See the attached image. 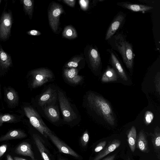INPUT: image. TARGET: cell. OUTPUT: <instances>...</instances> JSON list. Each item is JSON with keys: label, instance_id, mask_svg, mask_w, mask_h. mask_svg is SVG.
<instances>
[{"label": "cell", "instance_id": "cell-29", "mask_svg": "<svg viewBox=\"0 0 160 160\" xmlns=\"http://www.w3.org/2000/svg\"><path fill=\"white\" fill-rule=\"evenodd\" d=\"M83 58L81 57H77L73 58L69 61L65 65L67 68H76L78 66L79 62Z\"/></svg>", "mask_w": 160, "mask_h": 160}, {"label": "cell", "instance_id": "cell-32", "mask_svg": "<svg viewBox=\"0 0 160 160\" xmlns=\"http://www.w3.org/2000/svg\"><path fill=\"white\" fill-rule=\"evenodd\" d=\"M106 144V141H102L98 143L95 147L94 149V152H99L102 151L105 147Z\"/></svg>", "mask_w": 160, "mask_h": 160}, {"label": "cell", "instance_id": "cell-16", "mask_svg": "<svg viewBox=\"0 0 160 160\" xmlns=\"http://www.w3.org/2000/svg\"><path fill=\"white\" fill-rule=\"evenodd\" d=\"M16 153L19 155L30 157L32 159H34V156L32 150L31 145L27 142H23L20 144L16 149Z\"/></svg>", "mask_w": 160, "mask_h": 160}, {"label": "cell", "instance_id": "cell-5", "mask_svg": "<svg viewBox=\"0 0 160 160\" xmlns=\"http://www.w3.org/2000/svg\"><path fill=\"white\" fill-rule=\"evenodd\" d=\"M58 98L60 109L64 120L70 122L77 118L76 113L72 108L67 98L60 89H58Z\"/></svg>", "mask_w": 160, "mask_h": 160}, {"label": "cell", "instance_id": "cell-44", "mask_svg": "<svg viewBox=\"0 0 160 160\" xmlns=\"http://www.w3.org/2000/svg\"><path fill=\"white\" fill-rule=\"evenodd\" d=\"M1 1H2V0H0V4L1 3Z\"/></svg>", "mask_w": 160, "mask_h": 160}, {"label": "cell", "instance_id": "cell-38", "mask_svg": "<svg viewBox=\"0 0 160 160\" xmlns=\"http://www.w3.org/2000/svg\"><path fill=\"white\" fill-rule=\"evenodd\" d=\"M7 148L6 144H3L0 146V158H1L6 152Z\"/></svg>", "mask_w": 160, "mask_h": 160}, {"label": "cell", "instance_id": "cell-21", "mask_svg": "<svg viewBox=\"0 0 160 160\" xmlns=\"http://www.w3.org/2000/svg\"><path fill=\"white\" fill-rule=\"evenodd\" d=\"M12 64L10 56L5 52L0 46V67L3 69L8 68Z\"/></svg>", "mask_w": 160, "mask_h": 160}, {"label": "cell", "instance_id": "cell-13", "mask_svg": "<svg viewBox=\"0 0 160 160\" xmlns=\"http://www.w3.org/2000/svg\"><path fill=\"white\" fill-rule=\"evenodd\" d=\"M43 107L45 114L51 122H55L59 120V112L55 104H47Z\"/></svg>", "mask_w": 160, "mask_h": 160}, {"label": "cell", "instance_id": "cell-43", "mask_svg": "<svg viewBox=\"0 0 160 160\" xmlns=\"http://www.w3.org/2000/svg\"><path fill=\"white\" fill-rule=\"evenodd\" d=\"M1 89H0V98H1Z\"/></svg>", "mask_w": 160, "mask_h": 160}, {"label": "cell", "instance_id": "cell-40", "mask_svg": "<svg viewBox=\"0 0 160 160\" xmlns=\"http://www.w3.org/2000/svg\"><path fill=\"white\" fill-rule=\"evenodd\" d=\"M14 160H27L24 158L17 157H14Z\"/></svg>", "mask_w": 160, "mask_h": 160}, {"label": "cell", "instance_id": "cell-9", "mask_svg": "<svg viewBox=\"0 0 160 160\" xmlns=\"http://www.w3.org/2000/svg\"><path fill=\"white\" fill-rule=\"evenodd\" d=\"M58 97V90L49 88L40 96L38 104L42 107L47 104H55Z\"/></svg>", "mask_w": 160, "mask_h": 160}, {"label": "cell", "instance_id": "cell-46", "mask_svg": "<svg viewBox=\"0 0 160 160\" xmlns=\"http://www.w3.org/2000/svg\"><path fill=\"white\" fill-rule=\"evenodd\" d=\"M32 160H34V159H32Z\"/></svg>", "mask_w": 160, "mask_h": 160}, {"label": "cell", "instance_id": "cell-14", "mask_svg": "<svg viewBox=\"0 0 160 160\" xmlns=\"http://www.w3.org/2000/svg\"><path fill=\"white\" fill-rule=\"evenodd\" d=\"M124 18V16L122 14H120L116 16L108 30L105 37L106 40L110 38L114 34L120 27Z\"/></svg>", "mask_w": 160, "mask_h": 160}, {"label": "cell", "instance_id": "cell-19", "mask_svg": "<svg viewBox=\"0 0 160 160\" xmlns=\"http://www.w3.org/2000/svg\"><path fill=\"white\" fill-rule=\"evenodd\" d=\"M33 138L35 143L44 160H51L47 149L41 140V137L37 134H34Z\"/></svg>", "mask_w": 160, "mask_h": 160}, {"label": "cell", "instance_id": "cell-27", "mask_svg": "<svg viewBox=\"0 0 160 160\" xmlns=\"http://www.w3.org/2000/svg\"><path fill=\"white\" fill-rule=\"evenodd\" d=\"M62 36L67 38L72 39L76 38L77 34L76 30L73 27L71 26H68L63 30Z\"/></svg>", "mask_w": 160, "mask_h": 160}, {"label": "cell", "instance_id": "cell-12", "mask_svg": "<svg viewBox=\"0 0 160 160\" xmlns=\"http://www.w3.org/2000/svg\"><path fill=\"white\" fill-rule=\"evenodd\" d=\"M136 147L143 153H148L150 152L147 137L143 130H141L137 136Z\"/></svg>", "mask_w": 160, "mask_h": 160}, {"label": "cell", "instance_id": "cell-11", "mask_svg": "<svg viewBox=\"0 0 160 160\" xmlns=\"http://www.w3.org/2000/svg\"><path fill=\"white\" fill-rule=\"evenodd\" d=\"M121 144V142L119 139H114L111 140L102 151L99 152L93 160H100L118 148Z\"/></svg>", "mask_w": 160, "mask_h": 160}, {"label": "cell", "instance_id": "cell-39", "mask_svg": "<svg viewBox=\"0 0 160 160\" xmlns=\"http://www.w3.org/2000/svg\"><path fill=\"white\" fill-rule=\"evenodd\" d=\"M116 154H114L109 155L105 158H104L102 160H114L115 158Z\"/></svg>", "mask_w": 160, "mask_h": 160}, {"label": "cell", "instance_id": "cell-22", "mask_svg": "<svg viewBox=\"0 0 160 160\" xmlns=\"http://www.w3.org/2000/svg\"><path fill=\"white\" fill-rule=\"evenodd\" d=\"M21 120V116L10 113H0V127L4 123H16Z\"/></svg>", "mask_w": 160, "mask_h": 160}, {"label": "cell", "instance_id": "cell-30", "mask_svg": "<svg viewBox=\"0 0 160 160\" xmlns=\"http://www.w3.org/2000/svg\"><path fill=\"white\" fill-rule=\"evenodd\" d=\"M154 118V115L151 111H148L146 112L144 115V122L147 125L150 124Z\"/></svg>", "mask_w": 160, "mask_h": 160}, {"label": "cell", "instance_id": "cell-42", "mask_svg": "<svg viewBox=\"0 0 160 160\" xmlns=\"http://www.w3.org/2000/svg\"><path fill=\"white\" fill-rule=\"evenodd\" d=\"M126 160H131V159L129 157H128Z\"/></svg>", "mask_w": 160, "mask_h": 160}, {"label": "cell", "instance_id": "cell-41", "mask_svg": "<svg viewBox=\"0 0 160 160\" xmlns=\"http://www.w3.org/2000/svg\"><path fill=\"white\" fill-rule=\"evenodd\" d=\"M7 160H13L11 156L9 154L7 155Z\"/></svg>", "mask_w": 160, "mask_h": 160}, {"label": "cell", "instance_id": "cell-1", "mask_svg": "<svg viewBox=\"0 0 160 160\" xmlns=\"http://www.w3.org/2000/svg\"><path fill=\"white\" fill-rule=\"evenodd\" d=\"M89 107L102 117L109 124H115V118L111 106L102 97L90 93L87 97Z\"/></svg>", "mask_w": 160, "mask_h": 160}, {"label": "cell", "instance_id": "cell-6", "mask_svg": "<svg viewBox=\"0 0 160 160\" xmlns=\"http://www.w3.org/2000/svg\"><path fill=\"white\" fill-rule=\"evenodd\" d=\"M12 23V14L10 12H4L0 19V38L5 40L9 36Z\"/></svg>", "mask_w": 160, "mask_h": 160}, {"label": "cell", "instance_id": "cell-35", "mask_svg": "<svg viewBox=\"0 0 160 160\" xmlns=\"http://www.w3.org/2000/svg\"><path fill=\"white\" fill-rule=\"evenodd\" d=\"M155 86L156 90L157 92H159V94H160V75L159 74H157L155 78Z\"/></svg>", "mask_w": 160, "mask_h": 160}, {"label": "cell", "instance_id": "cell-20", "mask_svg": "<svg viewBox=\"0 0 160 160\" xmlns=\"http://www.w3.org/2000/svg\"><path fill=\"white\" fill-rule=\"evenodd\" d=\"M111 61L112 65L121 78L124 81H127L126 74L118 59L113 53H111Z\"/></svg>", "mask_w": 160, "mask_h": 160}, {"label": "cell", "instance_id": "cell-45", "mask_svg": "<svg viewBox=\"0 0 160 160\" xmlns=\"http://www.w3.org/2000/svg\"><path fill=\"white\" fill-rule=\"evenodd\" d=\"M60 160H64V159H61Z\"/></svg>", "mask_w": 160, "mask_h": 160}, {"label": "cell", "instance_id": "cell-37", "mask_svg": "<svg viewBox=\"0 0 160 160\" xmlns=\"http://www.w3.org/2000/svg\"><path fill=\"white\" fill-rule=\"evenodd\" d=\"M63 2L71 7H74L76 2L75 0H63Z\"/></svg>", "mask_w": 160, "mask_h": 160}, {"label": "cell", "instance_id": "cell-4", "mask_svg": "<svg viewBox=\"0 0 160 160\" xmlns=\"http://www.w3.org/2000/svg\"><path fill=\"white\" fill-rule=\"evenodd\" d=\"M118 40L115 42V45L118 51L121 55L127 67L132 68L133 65V55L131 44L119 36Z\"/></svg>", "mask_w": 160, "mask_h": 160}, {"label": "cell", "instance_id": "cell-15", "mask_svg": "<svg viewBox=\"0 0 160 160\" xmlns=\"http://www.w3.org/2000/svg\"><path fill=\"white\" fill-rule=\"evenodd\" d=\"M151 141L154 152L157 158L160 159V129L157 127L154 129L153 133L151 135Z\"/></svg>", "mask_w": 160, "mask_h": 160}, {"label": "cell", "instance_id": "cell-17", "mask_svg": "<svg viewBox=\"0 0 160 160\" xmlns=\"http://www.w3.org/2000/svg\"><path fill=\"white\" fill-rule=\"evenodd\" d=\"M26 136V133L21 130H11L0 138V142L12 139L23 138Z\"/></svg>", "mask_w": 160, "mask_h": 160}, {"label": "cell", "instance_id": "cell-10", "mask_svg": "<svg viewBox=\"0 0 160 160\" xmlns=\"http://www.w3.org/2000/svg\"><path fill=\"white\" fill-rule=\"evenodd\" d=\"M4 99L10 108H13L18 104L19 98L17 92L11 87L4 88Z\"/></svg>", "mask_w": 160, "mask_h": 160}, {"label": "cell", "instance_id": "cell-8", "mask_svg": "<svg viewBox=\"0 0 160 160\" xmlns=\"http://www.w3.org/2000/svg\"><path fill=\"white\" fill-rule=\"evenodd\" d=\"M48 137L58 149L60 152L70 155L76 158H79V155L69 147L52 133H48Z\"/></svg>", "mask_w": 160, "mask_h": 160}, {"label": "cell", "instance_id": "cell-34", "mask_svg": "<svg viewBox=\"0 0 160 160\" xmlns=\"http://www.w3.org/2000/svg\"><path fill=\"white\" fill-rule=\"evenodd\" d=\"M82 79V76L78 75L72 79L70 82L74 84H78L81 82Z\"/></svg>", "mask_w": 160, "mask_h": 160}, {"label": "cell", "instance_id": "cell-24", "mask_svg": "<svg viewBox=\"0 0 160 160\" xmlns=\"http://www.w3.org/2000/svg\"><path fill=\"white\" fill-rule=\"evenodd\" d=\"M117 76L116 72L113 68L108 67L102 75L101 81L102 82H108L117 81Z\"/></svg>", "mask_w": 160, "mask_h": 160}, {"label": "cell", "instance_id": "cell-23", "mask_svg": "<svg viewBox=\"0 0 160 160\" xmlns=\"http://www.w3.org/2000/svg\"><path fill=\"white\" fill-rule=\"evenodd\" d=\"M137 132L135 127L133 126L127 134V142L132 152H134L136 149Z\"/></svg>", "mask_w": 160, "mask_h": 160}, {"label": "cell", "instance_id": "cell-36", "mask_svg": "<svg viewBox=\"0 0 160 160\" xmlns=\"http://www.w3.org/2000/svg\"><path fill=\"white\" fill-rule=\"evenodd\" d=\"M27 33L30 35L39 36L41 34V33L36 30H32L27 32Z\"/></svg>", "mask_w": 160, "mask_h": 160}, {"label": "cell", "instance_id": "cell-7", "mask_svg": "<svg viewBox=\"0 0 160 160\" xmlns=\"http://www.w3.org/2000/svg\"><path fill=\"white\" fill-rule=\"evenodd\" d=\"M63 12V10L60 4L53 3L48 13V19L51 27L54 32L58 28L60 16Z\"/></svg>", "mask_w": 160, "mask_h": 160}, {"label": "cell", "instance_id": "cell-28", "mask_svg": "<svg viewBox=\"0 0 160 160\" xmlns=\"http://www.w3.org/2000/svg\"><path fill=\"white\" fill-rule=\"evenodd\" d=\"M78 71L76 68H65L63 70L64 77L69 82L78 75Z\"/></svg>", "mask_w": 160, "mask_h": 160}, {"label": "cell", "instance_id": "cell-18", "mask_svg": "<svg viewBox=\"0 0 160 160\" xmlns=\"http://www.w3.org/2000/svg\"><path fill=\"white\" fill-rule=\"evenodd\" d=\"M88 54L92 67L93 69H97L99 67L101 61L98 52L96 49L92 48L90 50Z\"/></svg>", "mask_w": 160, "mask_h": 160}, {"label": "cell", "instance_id": "cell-25", "mask_svg": "<svg viewBox=\"0 0 160 160\" xmlns=\"http://www.w3.org/2000/svg\"><path fill=\"white\" fill-rule=\"evenodd\" d=\"M125 8L134 12H145L151 10L153 7L141 4L124 3L121 5Z\"/></svg>", "mask_w": 160, "mask_h": 160}, {"label": "cell", "instance_id": "cell-33", "mask_svg": "<svg viewBox=\"0 0 160 160\" xmlns=\"http://www.w3.org/2000/svg\"><path fill=\"white\" fill-rule=\"evenodd\" d=\"M89 1L88 0H80L79 3L81 8L83 10H86L88 8Z\"/></svg>", "mask_w": 160, "mask_h": 160}, {"label": "cell", "instance_id": "cell-2", "mask_svg": "<svg viewBox=\"0 0 160 160\" xmlns=\"http://www.w3.org/2000/svg\"><path fill=\"white\" fill-rule=\"evenodd\" d=\"M23 110L31 125L46 138L48 133H52V131L44 122L36 111L30 106H25Z\"/></svg>", "mask_w": 160, "mask_h": 160}, {"label": "cell", "instance_id": "cell-31", "mask_svg": "<svg viewBox=\"0 0 160 160\" xmlns=\"http://www.w3.org/2000/svg\"><path fill=\"white\" fill-rule=\"evenodd\" d=\"M89 140V135L87 130H86L83 133L81 138L80 142L82 146L85 147L88 144Z\"/></svg>", "mask_w": 160, "mask_h": 160}, {"label": "cell", "instance_id": "cell-26", "mask_svg": "<svg viewBox=\"0 0 160 160\" xmlns=\"http://www.w3.org/2000/svg\"><path fill=\"white\" fill-rule=\"evenodd\" d=\"M24 11L26 14L28 15L30 19L32 16L34 6L33 1L32 0H22Z\"/></svg>", "mask_w": 160, "mask_h": 160}, {"label": "cell", "instance_id": "cell-3", "mask_svg": "<svg viewBox=\"0 0 160 160\" xmlns=\"http://www.w3.org/2000/svg\"><path fill=\"white\" fill-rule=\"evenodd\" d=\"M29 75L30 86L32 89L42 86L52 79L54 77L52 72L45 68L33 70L30 72Z\"/></svg>", "mask_w": 160, "mask_h": 160}]
</instances>
